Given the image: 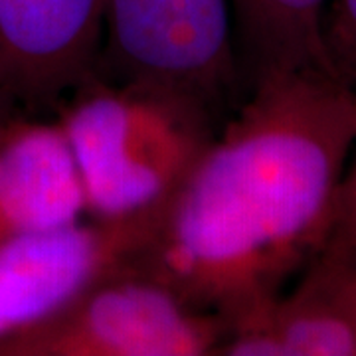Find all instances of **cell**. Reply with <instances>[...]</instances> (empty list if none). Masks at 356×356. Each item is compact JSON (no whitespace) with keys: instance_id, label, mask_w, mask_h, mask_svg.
<instances>
[{"instance_id":"cell-11","label":"cell","mask_w":356,"mask_h":356,"mask_svg":"<svg viewBox=\"0 0 356 356\" xmlns=\"http://www.w3.org/2000/svg\"><path fill=\"white\" fill-rule=\"evenodd\" d=\"M329 238L356 243V156L353 165L344 168L343 180L337 192Z\"/></svg>"},{"instance_id":"cell-4","label":"cell","mask_w":356,"mask_h":356,"mask_svg":"<svg viewBox=\"0 0 356 356\" xmlns=\"http://www.w3.org/2000/svg\"><path fill=\"white\" fill-rule=\"evenodd\" d=\"M226 332L220 317L121 266L48 317L0 339V356H214Z\"/></svg>"},{"instance_id":"cell-12","label":"cell","mask_w":356,"mask_h":356,"mask_svg":"<svg viewBox=\"0 0 356 356\" xmlns=\"http://www.w3.org/2000/svg\"><path fill=\"white\" fill-rule=\"evenodd\" d=\"M18 115H24L10 99H6L2 93H0V131L6 127L13 119H16Z\"/></svg>"},{"instance_id":"cell-2","label":"cell","mask_w":356,"mask_h":356,"mask_svg":"<svg viewBox=\"0 0 356 356\" xmlns=\"http://www.w3.org/2000/svg\"><path fill=\"white\" fill-rule=\"evenodd\" d=\"M54 119L76 165L86 216L103 222L159 214L224 125L188 99L95 72Z\"/></svg>"},{"instance_id":"cell-6","label":"cell","mask_w":356,"mask_h":356,"mask_svg":"<svg viewBox=\"0 0 356 356\" xmlns=\"http://www.w3.org/2000/svg\"><path fill=\"white\" fill-rule=\"evenodd\" d=\"M105 0H0V93L24 115L54 117L95 72Z\"/></svg>"},{"instance_id":"cell-1","label":"cell","mask_w":356,"mask_h":356,"mask_svg":"<svg viewBox=\"0 0 356 356\" xmlns=\"http://www.w3.org/2000/svg\"><path fill=\"white\" fill-rule=\"evenodd\" d=\"M355 145L356 91L341 77L259 83L125 266L220 317L228 332L242 327L325 245Z\"/></svg>"},{"instance_id":"cell-8","label":"cell","mask_w":356,"mask_h":356,"mask_svg":"<svg viewBox=\"0 0 356 356\" xmlns=\"http://www.w3.org/2000/svg\"><path fill=\"white\" fill-rule=\"evenodd\" d=\"M86 218L83 191L58 121L18 115L0 131V242Z\"/></svg>"},{"instance_id":"cell-5","label":"cell","mask_w":356,"mask_h":356,"mask_svg":"<svg viewBox=\"0 0 356 356\" xmlns=\"http://www.w3.org/2000/svg\"><path fill=\"white\" fill-rule=\"evenodd\" d=\"M161 214V212H159ZM159 214L81 220L0 242V339L48 317L93 280L125 266Z\"/></svg>"},{"instance_id":"cell-10","label":"cell","mask_w":356,"mask_h":356,"mask_svg":"<svg viewBox=\"0 0 356 356\" xmlns=\"http://www.w3.org/2000/svg\"><path fill=\"white\" fill-rule=\"evenodd\" d=\"M325 42L337 74L356 91V0L329 2Z\"/></svg>"},{"instance_id":"cell-13","label":"cell","mask_w":356,"mask_h":356,"mask_svg":"<svg viewBox=\"0 0 356 356\" xmlns=\"http://www.w3.org/2000/svg\"><path fill=\"white\" fill-rule=\"evenodd\" d=\"M334 240H337V238H334ZM348 243H350V242H348ZM353 245H356V243H353Z\"/></svg>"},{"instance_id":"cell-7","label":"cell","mask_w":356,"mask_h":356,"mask_svg":"<svg viewBox=\"0 0 356 356\" xmlns=\"http://www.w3.org/2000/svg\"><path fill=\"white\" fill-rule=\"evenodd\" d=\"M214 356H356V245L327 238L283 291Z\"/></svg>"},{"instance_id":"cell-3","label":"cell","mask_w":356,"mask_h":356,"mask_svg":"<svg viewBox=\"0 0 356 356\" xmlns=\"http://www.w3.org/2000/svg\"><path fill=\"white\" fill-rule=\"evenodd\" d=\"M95 74L178 95L226 123L243 99L229 0H105Z\"/></svg>"},{"instance_id":"cell-9","label":"cell","mask_w":356,"mask_h":356,"mask_svg":"<svg viewBox=\"0 0 356 356\" xmlns=\"http://www.w3.org/2000/svg\"><path fill=\"white\" fill-rule=\"evenodd\" d=\"M329 2L331 0H229L243 97L259 83L277 77L295 74L341 77L325 42V14Z\"/></svg>"}]
</instances>
